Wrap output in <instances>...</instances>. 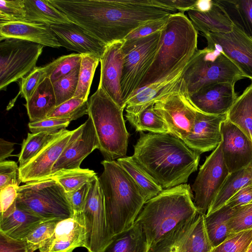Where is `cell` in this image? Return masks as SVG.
<instances>
[{"label": "cell", "mask_w": 252, "mask_h": 252, "mask_svg": "<svg viewBox=\"0 0 252 252\" xmlns=\"http://www.w3.org/2000/svg\"><path fill=\"white\" fill-rule=\"evenodd\" d=\"M43 45L31 41L7 38L0 43V90H5L35 67Z\"/></svg>", "instance_id": "11"}, {"label": "cell", "mask_w": 252, "mask_h": 252, "mask_svg": "<svg viewBox=\"0 0 252 252\" xmlns=\"http://www.w3.org/2000/svg\"><path fill=\"white\" fill-rule=\"evenodd\" d=\"M252 184V162L239 170L229 173L207 213L220 208L239 190Z\"/></svg>", "instance_id": "31"}, {"label": "cell", "mask_w": 252, "mask_h": 252, "mask_svg": "<svg viewBox=\"0 0 252 252\" xmlns=\"http://www.w3.org/2000/svg\"><path fill=\"white\" fill-rule=\"evenodd\" d=\"M234 86L229 82L212 84L190 95V98L202 112L215 115L227 114L238 97Z\"/></svg>", "instance_id": "20"}, {"label": "cell", "mask_w": 252, "mask_h": 252, "mask_svg": "<svg viewBox=\"0 0 252 252\" xmlns=\"http://www.w3.org/2000/svg\"><path fill=\"white\" fill-rule=\"evenodd\" d=\"M16 207L47 220H63L74 216L66 192L51 177L19 186Z\"/></svg>", "instance_id": "7"}, {"label": "cell", "mask_w": 252, "mask_h": 252, "mask_svg": "<svg viewBox=\"0 0 252 252\" xmlns=\"http://www.w3.org/2000/svg\"><path fill=\"white\" fill-rule=\"evenodd\" d=\"M197 212L189 184L163 189L145 202L135 222L140 224L151 246Z\"/></svg>", "instance_id": "5"}, {"label": "cell", "mask_w": 252, "mask_h": 252, "mask_svg": "<svg viewBox=\"0 0 252 252\" xmlns=\"http://www.w3.org/2000/svg\"><path fill=\"white\" fill-rule=\"evenodd\" d=\"M207 47L223 53L239 69L245 78L252 80V39L234 25L228 33L202 34Z\"/></svg>", "instance_id": "14"}, {"label": "cell", "mask_w": 252, "mask_h": 252, "mask_svg": "<svg viewBox=\"0 0 252 252\" xmlns=\"http://www.w3.org/2000/svg\"><path fill=\"white\" fill-rule=\"evenodd\" d=\"M233 24L252 39V0H217Z\"/></svg>", "instance_id": "33"}, {"label": "cell", "mask_w": 252, "mask_h": 252, "mask_svg": "<svg viewBox=\"0 0 252 252\" xmlns=\"http://www.w3.org/2000/svg\"><path fill=\"white\" fill-rule=\"evenodd\" d=\"M228 225L231 235L252 229V201L244 206L233 208Z\"/></svg>", "instance_id": "44"}, {"label": "cell", "mask_w": 252, "mask_h": 252, "mask_svg": "<svg viewBox=\"0 0 252 252\" xmlns=\"http://www.w3.org/2000/svg\"><path fill=\"white\" fill-rule=\"evenodd\" d=\"M227 118L252 140V83L238 96L227 113Z\"/></svg>", "instance_id": "32"}, {"label": "cell", "mask_w": 252, "mask_h": 252, "mask_svg": "<svg viewBox=\"0 0 252 252\" xmlns=\"http://www.w3.org/2000/svg\"><path fill=\"white\" fill-rule=\"evenodd\" d=\"M49 28L61 46L81 55H94L101 58L106 47L74 23L53 25Z\"/></svg>", "instance_id": "23"}, {"label": "cell", "mask_w": 252, "mask_h": 252, "mask_svg": "<svg viewBox=\"0 0 252 252\" xmlns=\"http://www.w3.org/2000/svg\"><path fill=\"white\" fill-rule=\"evenodd\" d=\"M252 243V229L235 233L211 252H248Z\"/></svg>", "instance_id": "43"}, {"label": "cell", "mask_w": 252, "mask_h": 252, "mask_svg": "<svg viewBox=\"0 0 252 252\" xmlns=\"http://www.w3.org/2000/svg\"><path fill=\"white\" fill-rule=\"evenodd\" d=\"M229 172L222 157L220 144L206 158L191 186L197 212L206 215Z\"/></svg>", "instance_id": "12"}, {"label": "cell", "mask_w": 252, "mask_h": 252, "mask_svg": "<svg viewBox=\"0 0 252 252\" xmlns=\"http://www.w3.org/2000/svg\"><path fill=\"white\" fill-rule=\"evenodd\" d=\"M252 201V184L246 186L237 191L226 203L231 208H236Z\"/></svg>", "instance_id": "55"}, {"label": "cell", "mask_w": 252, "mask_h": 252, "mask_svg": "<svg viewBox=\"0 0 252 252\" xmlns=\"http://www.w3.org/2000/svg\"><path fill=\"white\" fill-rule=\"evenodd\" d=\"M58 132L28 133L27 138L23 140L21 152L18 156L19 167L25 165L34 158Z\"/></svg>", "instance_id": "39"}, {"label": "cell", "mask_w": 252, "mask_h": 252, "mask_svg": "<svg viewBox=\"0 0 252 252\" xmlns=\"http://www.w3.org/2000/svg\"><path fill=\"white\" fill-rule=\"evenodd\" d=\"M0 252H33L25 240L11 238L0 231Z\"/></svg>", "instance_id": "53"}, {"label": "cell", "mask_w": 252, "mask_h": 252, "mask_svg": "<svg viewBox=\"0 0 252 252\" xmlns=\"http://www.w3.org/2000/svg\"><path fill=\"white\" fill-rule=\"evenodd\" d=\"M82 55L77 53L62 56L46 65V77L52 83L67 75L80 65Z\"/></svg>", "instance_id": "40"}, {"label": "cell", "mask_w": 252, "mask_h": 252, "mask_svg": "<svg viewBox=\"0 0 252 252\" xmlns=\"http://www.w3.org/2000/svg\"><path fill=\"white\" fill-rule=\"evenodd\" d=\"M26 22L53 25L69 24L72 22L49 0H24Z\"/></svg>", "instance_id": "29"}, {"label": "cell", "mask_w": 252, "mask_h": 252, "mask_svg": "<svg viewBox=\"0 0 252 252\" xmlns=\"http://www.w3.org/2000/svg\"><path fill=\"white\" fill-rule=\"evenodd\" d=\"M232 211L233 208L224 204L215 211L204 215L205 229L213 248L231 236L228 222Z\"/></svg>", "instance_id": "30"}, {"label": "cell", "mask_w": 252, "mask_h": 252, "mask_svg": "<svg viewBox=\"0 0 252 252\" xmlns=\"http://www.w3.org/2000/svg\"></svg>", "instance_id": "59"}, {"label": "cell", "mask_w": 252, "mask_h": 252, "mask_svg": "<svg viewBox=\"0 0 252 252\" xmlns=\"http://www.w3.org/2000/svg\"><path fill=\"white\" fill-rule=\"evenodd\" d=\"M150 247L142 226L135 222L129 228L113 235L101 252H149Z\"/></svg>", "instance_id": "26"}, {"label": "cell", "mask_w": 252, "mask_h": 252, "mask_svg": "<svg viewBox=\"0 0 252 252\" xmlns=\"http://www.w3.org/2000/svg\"><path fill=\"white\" fill-rule=\"evenodd\" d=\"M100 58L94 55H82L77 88L73 98L88 100L95 69Z\"/></svg>", "instance_id": "38"}, {"label": "cell", "mask_w": 252, "mask_h": 252, "mask_svg": "<svg viewBox=\"0 0 252 252\" xmlns=\"http://www.w3.org/2000/svg\"><path fill=\"white\" fill-rule=\"evenodd\" d=\"M73 130L62 129L30 161L19 167L22 182L49 178L53 167L67 145Z\"/></svg>", "instance_id": "17"}, {"label": "cell", "mask_w": 252, "mask_h": 252, "mask_svg": "<svg viewBox=\"0 0 252 252\" xmlns=\"http://www.w3.org/2000/svg\"><path fill=\"white\" fill-rule=\"evenodd\" d=\"M168 17L147 22L139 26L131 32L125 38V40H130L144 37L155 32L161 31L166 24Z\"/></svg>", "instance_id": "52"}, {"label": "cell", "mask_w": 252, "mask_h": 252, "mask_svg": "<svg viewBox=\"0 0 252 252\" xmlns=\"http://www.w3.org/2000/svg\"><path fill=\"white\" fill-rule=\"evenodd\" d=\"M212 249L205 229L204 215L198 213L193 227L175 252H211Z\"/></svg>", "instance_id": "35"}, {"label": "cell", "mask_w": 252, "mask_h": 252, "mask_svg": "<svg viewBox=\"0 0 252 252\" xmlns=\"http://www.w3.org/2000/svg\"><path fill=\"white\" fill-rule=\"evenodd\" d=\"M90 184L91 182L86 183L78 189L66 193L73 210V217L75 218H83V212Z\"/></svg>", "instance_id": "51"}, {"label": "cell", "mask_w": 252, "mask_h": 252, "mask_svg": "<svg viewBox=\"0 0 252 252\" xmlns=\"http://www.w3.org/2000/svg\"><path fill=\"white\" fill-rule=\"evenodd\" d=\"M252 252V244L249 248V249L248 251V252Z\"/></svg>", "instance_id": "58"}, {"label": "cell", "mask_w": 252, "mask_h": 252, "mask_svg": "<svg viewBox=\"0 0 252 252\" xmlns=\"http://www.w3.org/2000/svg\"><path fill=\"white\" fill-rule=\"evenodd\" d=\"M189 62L179 66L168 76L136 90L126 102V113L139 114L172 90L183 78Z\"/></svg>", "instance_id": "21"}, {"label": "cell", "mask_w": 252, "mask_h": 252, "mask_svg": "<svg viewBox=\"0 0 252 252\" xmlns=\"http://www.w3.org/2000/svg\"><path fill=\"white\" fill-rule=\"evenodd\" d=\"M97 177L93 170L79 168L61 171L51 176L63 188L65 192L75 191Z\"/></svg>", "instance_id": "37"}, {"label": "cell", "mask_w": 252, "mask_h": 252, "mask_svg": "<svg viewBox=\"0 0 252 252\" xmlns=\"http://www.w3.org/2000/svg\"><path fill=\"white\" fill-rule=\"evenodd\" d=\"M214 0L212 8L207 12L191 10L188 12L189 18L197 31L202 34L209 32L228 33L234 24L221 6Z\"/></svg>", "instance_id": "25"}, {"label": "cell", "mask_w": 252, "mask_h": 252, "mask_svg": "<svg viewBox=\"0 0 252 252\" xmlns=\"http://www.w3.org/2000/svg\"><path fill=\"white\" fill-rule=\"evenodd\" d=\"M126 120L137 132L149 131L153 133L169 134L168 127L154 109V105L137 115L126 113Z\"/></svg>", "instance_id": "36"}, {"label": "cell", "mask_w": 252, "mask_h": 252, "mask_svg": "<svg viewBox=\"0 0 252 252\" xmlns=\"http://www.w3.org/2000/svg\"><path fill=\"white\" fill-rule=\"evenodd\" d=\"M161 34L160 31L146 37L124 40L121 86L126 106L127 100L139 88L154 61Z\"/></svg>", "instance_id": "9"}, {"label": "cell", "mask_w": 252, "mask_h": 252, "mask_svg": "<svg viewBox=\"0 0 252 252\" xmlns=\"http://www.w3.org/2000/svg\"><path fill=\"white\" fill-rule=\"evenodd\" d=\"M222 157L229 173L239 170L252 162V140L227 118L220 126Z\"/></svg>", "instance_id": "16"}, {"label": "cell", "mask_w": 252, "mask_h": 252, "mask_svg": "<svg viewBox=\"0 0 252 252\" xmlns=\"http://www.w3.org/2000/svg\"><path fill=\"white\" fill-rule=\"evenodd\" d=\"M89 252H101L113 234L109 227L104 200L97 176L90 184L83 212Z\"/></svg>", "instance_id": "13"}, {"label": "cell", "mask_w": 252, "mask_h": 252, "mask_svg": "<svg viewBox=\"0 0 252 252\" xmlns=\"http://www.w3.org/2000/svg\"><path fill=\"white\" fill-rule=\"evenodd\" d=\"M88 116L93 122L99 150L105 159L115 160L126 157L129 133L121 108L101 88L88 100Z\"/></svg>", "instance_id": "6"}, {"label": "cell", "mask_w": 252, "mask_h": 252, "mask_svg": "<svg viewBox=\"0 0 252 252\" xmlns=\"http://www.w3.org/2000/svg\"><path fill=\"white\" fill-rule=\"evenodd\" d=\"M197 31L184 13L170 14L154 61L139 88L157 82L189 62L197 50Z\"/></svg>", "instance_id": "4"}, {"label": "cell", "mask_w": 252, "mask_h": 252, "mask_svg": "<svg viewBox=\"0 0 252 252\" xmlns=\"http://www.w3.org/2000/svg\"><path fill=\"white\" fill-rule=\"evenodd\" d=\"M46 220L16 207L12 214L0 218V231L11 238L25 240L37 226Z\"/></svg>", "instance_id": "27"}, {"label": "cell", "mask_w": 252, "mask_h": 252, "mask_svg": "<svg viewBox=\"0 0 252 252\" xmlns=\"http://www.w3.org/2000/svg\"><path fill=\"white\" fill-rule=\"evenodd\" d=\"M154 109L167 126L169 134L183 141L192 131L197 109L183 78L176 86L155 102Z\"/></svg>", "instance_id": "10"}, {"label": "cell", "mask_w": 252, "mask_h": 252, "mask_svg": "<svg viewBox=\"0 0 252 252\" xmlns=\"http://www.w3.org/2000/svg\"><path fill=\"white\" fill-rule=\"evenodd\" d=\"M14 144V143L6 141L2 138L0 139V162L5 160L6 158L12 156Z\"/></svg>", "instance_id": "56"}, {"label": "cell", "mask_w": 252, "mask_h": 252, "mask_svg": "<svg viewBox=\"0 0 252 252\" xmlns=\"http://www.w3.org/2000/svg\"><path fill=\"white\" fill-rule=\"evenodd\" d=\"M244 78L237 66L223 53L208 47L197 49L183 76L190 95L212 84H235Z\"/></svg>", "instance_id": "8"}, {"label": "cell", "mask_w": 252, "mask_h": 252, "mask_svg": "<svg viewBox=\"0 0 252 252\" xmlns=\"http://www.w3.org/2000/svg\"><path fill=\"white\" fill-rule=\"evenodd\" d=\"M98 177L105 212L113 235L133 225L146 201L131 177L117 160L104 159Z\"/></svg>", "instance_id": "3"}, {"label": "cell", "mask_w": 252, "mask_h": 252, "mask_svg": "<svg viewBox=\"0 0 252 252\" xmlns=\"http://www.w3.org/2000/svg\"><path fill=\"white\" fill-rule=\"evenodd\" d=\"M175 13L158 6L154 0H73L67 17L107 46L124 40L147 22Z\"/></svg>", "instance_id": "1"}, {"label": "cell", "mask_w": 252, "mask_h": 252, "mask_svg": "<svg viewBox=\"0 0 252 252\" xmlns=\"http://www.w3.org/2000/svg\"><path fill=\"white\" fill-rule=\"evenodd\" d=\"M86 114L88 115V100L72 98L56 106L46 118L64 119L71 122Z\"/></svg>", "instance_id": "41"}, {"label": "cell", "mask_w": 252, "mask_h": 252, "mask_svg": "<svg viewBox=\"0 0 252 252\" xmlns=\"http://www.w3.org/2000/svg\"><path fill=\"white\" fill-rule=\"evenodd\" d=\"M70 121L60 118H46L36 121H30L28 126L32 133L56 132L65 129Z\"/></svg>", "instance_id": "49"}, {"label": "cell", "mask_w": 252, "mask_h": 252, "mask_svg": "<svg viewBox=\"0 0 252 252\" xmlns=\"http://www.w3.org/2000/svg\"><path fill=\"white\" fill-rule=\"evenodd\" d=\"M16 38L58 48L61 47L49 26L29 22H12L0 24V41Z\"/></svg>", "instance_id": "24"}, {"label": "cell", "mask_w": 252, "mask_h": 252, "mask_svg": "<svg viewBox=\"0 0 252 252\" xmlns=\"http://www.w3.org/2000/svg\"><path fill=\"white\" fill-rule=\"evenodd\" d=\"M24 0H0V24L12 22H26Z\"/></svg>", "instance_id": "46"}, {"label": "cell", "mask_w": 252, "mask_h": 252, "mask_svg": "<svg viewBox=\"0 0 252 252\" xmlns=\"http://www.w3.org/2000/svg\"><path fill=\"white\" fill-rule=\"evenodd\" d=\"M47 67H36L30 73L21 79L20 93L26 101L32 95L40 83L46 78Z\"/></svg>", "instance_id": "47"}, {"label": "cell", "mask_w": 252, "mask_h": 252, "mask_svg": "<svg viewBox=\"0 0 252 252\" xmlns=\"http://www.w3.org/2000/svg\"><path fill=\"white\" fill-rule=\"evenodd\" d=\"M80 247H87L84 218L73 217L60 220L53 236L39 250L40 252H72Z\"/></svg>", "instance_id": "22"}, {"label": "cell", "mask_w": 252, "mask_h": 252, "mask_svg": "<svg viewBox=\"0 0 252 252\" xmlns=\"http://www.w3.org/2000/svg\"><path fill=\"white\" fill-rule=\"evenodd\" d=\"M116 160L134 180L146 202L163 190L137 164L131 156L121 158Z\"/></svg>", "instance_id": "34"}, {"label": "cell", "mask_w": 252, "mask_h": 252, "mask_svg": "<svg viewBox=\"0 0 252 252\" xmlns=\"http://www.w3.org/2000/svg\"><path fill=\"white\" fill-rule=\"evenodd\" d=\"M79 71L80 66L52 83L56 106L73 98L77 88Z\"/></svg>", "instance_id": "42"}, {"label": "cell", "mask_w": 252, "mask_h": 252, "mask_svg": "<svg viewBox=\"0 0 252 252\" xmlns=\"http://www.w3.org/2000/svg\"><path fill=\"white\" fill-rule=\"evenodd\" d=\"M21 182L19 166L17 162L6 160L0 162V189L9 186L19 187Z\"/></svg>", "instance_id": "48"}, {"label": "cell", "mask_w": 252, "mask_h": 252, "mask_svg": "<svg viewBox=\"0 0 252 252\" xmlns=\"http://www.w3.org/2000/svg\"><path fill=\"white\" fill-rule=\"evenodd\" d=\"M18 188L17 186H9L0 189V218L7 217L15 211Z\"/></svg>", "instance_id": "50"}, {"label": "cell", "mask_w": 252, "mask_h": 252, "mask_svg": "<svg viewBox=\"0 0 252 252\" xmlns=\"http://www.w3.org/2000/svg\"><path fill=\"white\" fill-rule=\"evenodd\" d=\"M124 40L107 45L100 59V76L98 88L105 93L121 108L125 109L121 81L122 76L124 55L122 47Z\"/></svg>", "instance_id": "18"}, {"label": "cell", "mask_w": 252, "mask_h": 252, "mask_svg": "<svg viewBox=\"0 0 252 252\" xmlns=\"http://www.w3.org/2000/svg\"><path fill=\"white\" fill-rule=\"evenodd\" d=\"M226 119L227 114L211 115L197 109L192 131L183 141L200 155L215 150L222 142L220 126Z\"/></svg>", "instance_id": "19"}, {"label": "cell", "mask_w": 252, "mask_h": 252, "mask_svg": "<svg viewBox=\"0 0 252 252\" xmlns=\"http://www.w3.org/2000/svg\"><path fill=\"white\" fill-rule=\"evenodd\" d=\"M131 156L163 189L186 184L197 169L200 154L171 134L140 132Z\"/></svg>", "instance_id": "2"}, {"label": "cell", "mask_w": 252, "mask_h": 252, "mask_svg": "<svg viewBox=\"0 0 252 252\" xmlns=\"http://www.w3.org/2000/svg\"><path fill=\"white\" fill-rule=\"evenodd\" d=\"M25 106L30 121L46 119L56 107L53 84L49 77L40 83Z\"/></svg>", "instance_id": "28"}, {"label": "cell", "mask_w": 252, "mask_h": 252, "mask_svg": "<svg viewBox=\"0 0 252 252\" xmlns=\"http://www.w3.org/2000/svg\"><path fill=\"white\" fill-rule=\"evenodd\" d=\"M159 6L175 12L194 10L196 0H154Z\"/></svg>", "instance_id": "54"}, {"label": "cell", "mask_w": 252, "mask_h": 252, "mask_svg": "<svg viewBox=\"0 0 252 252\" xmlns=\"http://www.w3.org/2000/svg\"><path fill=\"white\" fill-rule=\"evenodd\" d=\"M61 220H46L37 226L25 239L34 252L39 249L53 235L56 227Z\"/></svg>", "instance_id": "45"}, {"label": "cell", "mask_w": 252, "mask_h": 252, "mask_svg": "<svg viewBox=\"0 0 252 252\" xmlns=\"http://www.w3.org/2000/svg\"><path fill=\"white\" fill-rule=\"evenodd\" d=\"M96 149H99V141L93 121L88 117L84 123L73 130L67 145L54 164L50 177L61 171L80 168L82 161Z\"/></svg>", "instance_id": "15"}, {"label": "cell", "mask_w": 252, "mask_h": 252, "mask_svg": "<svg viewBox=\"0 0 252 252\" xmlns=\"http://www.w3.org/2000/svg\"><path fill=\"white\" fill-rule=\"evenodd\" d=\"M214 4V0H196L194 10L199 12L210 10Z\"/></svg>", "instance_id": "57"}]
</instances>
